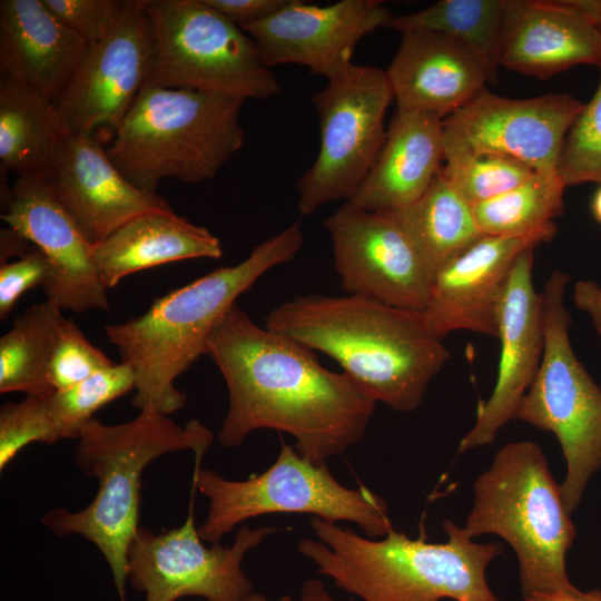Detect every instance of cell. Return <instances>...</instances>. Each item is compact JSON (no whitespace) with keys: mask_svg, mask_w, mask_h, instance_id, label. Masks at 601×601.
Returning <instances> with one entry per match:
<instances>
[{"mask_svg":"<svg viewBox=\"0 0 601 601\" xmlns=\"http://www.w3.org/2000/svg\"><path fill=\"white\" fill-rule=\"evenodd\" d=\"M206 355L228 390V410L217 433L228 449L254 431L290 434L315 465L364 436L376 401L346 373L325 368L314 351L255 324L236 304L210 334Z\"/></svg>","mask_w":601,"mask_h":601,"instance_id":"obj_1","label":"cell"},{"mask_svg":"<svg viewBox=\"0 0 601 601\" xmlns=\"http://www.w3.org/2000/svg\"><path fill=\"white\" fill-rule=\"evenodd\" d=\"M265 327L331 356L371 397L400 412L420 406L450 358L422 312L358 295L294 297L268 313Z\"/></svg>","mask_w":601,"mask_h":601,"instance_id":"obj_2","label":"cell"},{"mask_svg":"<svg viewBox=\"0 0 601 601\" xmlns=\"http://www.w3.org/2000/svg\"><path fill=\"white\" fill-rule=\"evenodd\" d=\"M303 244L297 220L256 245L240 263L155 298L140 316L105 325L121 363L135 373L132 406L154 407L166 415L181 410L187 395L175 386L176 378L206 355L210 334L236 299L269 269L293 260Z\"/></svg>","mask_w":601,"mask_h":601,"instance_id":"obj_3","label":"cell"},{"mask_svg":"<svg viewBox=\"0 0 601 601\" xmlns=\"http://www.w3.org/2000/svg\"><path fill=\"white\" fill-rule=\"evenodd\" d=\"M316 540L298 551L336 588L363 601H500L486 581L501 543H476L463 526L444 520V543L390 531L374 541L321 518L309 519Z\"/></svg>","mask_w":601,"mask_h":601,"instance_id":"obj_4","label":"cell"},{"mask_svg":"<svg viewBox=\"0 0 601 601\" xmlns=\"http://www.w3.org/2000/svg\"><path fill=\"white\" fill-rule=\"evenodd\" d=\"M213 440V432L199 421L181 426L154 407L139 410L121 424L92 418L77 439L75 463L98 481V491L82 510L52 509L41 523L59 536L78 534L95 544L110 568L120 601H126L127 550L140 526L145 469L162 455L185 450L201 462Z\"/></svg>","mask_w":601,"mask_h":601,"instance_id":"obj_5","label":"cell"},{"mask_svg":"<svg viewBox=\"0 0 601 601\" xmlns=\"http://www.w3.org/2000/svg\"><path fill=\"white\" fill-rule=\"evenodd\" d=\"M541 446L532 441L503 445L473 483L463 529L471 538L494 534L514 551L523 600L535 594H572L566 553L577 528Z\"/></svg>","mask_w":601,"mask_h":601,"instance_id":"obj_6","label":"cell"},{"mask_svg":"<svg viewBox=\"0 0 601 601\" xmlns=\"http://www.w3.org/2000/svg\"><path fill=\"white\" fill-rule=\"evenodd\" d=\"M246 99L146 85L115 130L107 155L138 189L157 194L175 178H214L244 145L240 110Z\"/></svg>","mask_w":601,"mask_h":601,"instance_id":"obj_7","label":"cell"},{"mask_svg":"<svg viewBox=\"0 0 601 601\" xmlns=\"http://www.w3.org/2000/svg\"><path fill=\"white\" fill-rule=\"evenodd\" d=\"M193 486L209 501L198 533L211 544L219 543L244 521L272 513H303L334 523L353 522L371 538L393 530L383 497L362 485L343 486L326 464L311 463L283 440L274 464L243 481L227 480L195 462Z\"/></svg>","mask_w":601,"mask_h":601,"instance_id":"obj_8","label":"cell"},{"mask_svg":"<svg viewBox=\"0 0 601 601\" xmlns=\"http://www.w3.org/2000/svg\"><path fill=\"white\" fill-rule=\"evenodd\" d=\"M570 278L568 273L554 270L541 292L544 349L518 418L558 439L566 464L561 494L572 513L591 477L601 470V388L570 341L571 316L564 305Z\"/></svg>","mask_w":601,"mask_h":601,"instance_id":"obj_9","label":"cell"},{"mask_svg":"<svg viewBox=\"0 0 601 601\" xmlns=\"http://www.w3.org/2000/svg\"><path fill=\"white\" fill-rule=\"evenodd\" d=\"M156 53L148 85L263 100L280 90L255 43L203 0H145Z\"/></svg>","mask_w":601,"mask_h":601,"instance_id":"obj_10","label":"cell"},{"mask_svg":"<svg viewBox=\"0 0 601 601\" xmlns=\"http://www.w3.org/2000/svg\"><path fill=\"white\" fill-rule=\"evenodd\" d=\"M327 81L311 98L321 145L315 161L296 181L303 215L351 199L383 146L384 119L394 100L385 70L375 66L353 63Z\"/></svg>","mask_w":601,"mask_h":601,"instance_id":"obj_11","label":"cell"},{"mask_svg":"<svg viewBox=\"0 0 601 601\" xmlns=\"http://www.w3.org/2000/svg\"><path fill=\"white\" fill-rule=\"evenodd\" d=\"M185 522L154 533L139 526L127 550V582L145 593V601H177L200 597L206 601H248L253 583L242 569L245 555L278 531L242 525L230 546H205L195 524L194 495Z\"/></svg>","mask_w":601,"mask_h":601,"instance_id":"obj_12","label":"cell"},{"mask_svg":"<svg viewBox=\"0 0 601 601\" xmlns=\"http://www.w3.org/2000/svg\"><path fill=\"white\" fill-rule=\"evenodd\" d=\"M583 106L569 93L510 99L484 89L443 119L444 161L487 154L556 174L564 137Z\"/></svg>","mask_w":601,"mask_h":601,"instance_id":"obj_13","label":"cell"},{"mask_svg":"<svg viewBox=\"0 0 601 601\" xmlns=\"http://www.w3.org/2000/svg\"><path fill=\"white\" fill-rule=\"evenodd\" d=\"M156 38L145 0H127L111 31L89 45L56 105L59 135L97 132L121 124L148 83Z\"/></svg>","mask_w":601,"mask_h":601,"instance_id":"obj_14","label":"cell"},{"mask_svg":"<svg viewBox=\"0 0 601 601\" xmlns=\"http://www.w3.org/2000/svg\"><path fill=\"white\" fill-rule=\"evenodd\" d=\"M324 225L348 295L423 312L432 278L402 229L386 215L345 201Z\"/></svg>","mask_w":601,"mask_h":601,"instance_id":"obj_15","label":"cell"},{"mask_svg":"<svg viewBox=\"0 0 601 601\" xmlns=\"http://www.w3.org/2000/svg\"><path fill=\"white\" fill-rule=\"evenodd\" d=\"M1 219L36 246L49 264L46 302L61 311L107 309V287L93 259V245L57 198L45 173L17 176L4 189Z\"/></svg>","mask_w":601,"mask_h":601,"instance_id":"obj_16","label":"cell"},{"mask_svg":"<svg viewBox=\"0 0 601 601\" xmlns=\"http://www.w3.org/2000/svg\"><path fill=\"white\" fill-rule=\"evenodd\" d=\"M394 16L380 0H342L327 6L289 0L275 14L243 26L272 68L295 63L327 80L346 70L356 45Z\"/></svg>","mask_w":601,"mask_h":601,"instance_id":"obj_17","label":"cell"},{"mask_svg":"<svg viewBox=\"0 0 601 601\" xmlns=\"http://www.w3.org/2000/svg\"><path fill=\"white\" fill-rule=\"evenodd\" d=\"M45 174L93 246L138 215L175 213L166 198L145 193L126 179L96 132L59 135Z\"/></svg>","mask_w":601,"mask_h":601,"instance_id":"obj_18","label":"cell"},{"mask_svg":"<svg viewBox=\"0 0 601 601\" xmlns=\"http://www.w3.org/2000/svg\"><path fill=\"white\" fill-rule=\"evenodd\" d=\"M534 248L515 260L497 309L500 361L495 385L477 406L473 427L459 444V453L490 445L499 431L518 418L523 396L531 386L544 349L542 297L533 283Z\"/></svg>","mask_w":601,"mask_h":601,"instance_id":"obj_19","label":"cell"},{"mask_svg":"<svg viewBox=\"0 0 601 601\" xmlns=\"http://www.w3.org/2000/svg\"><path fill=\"white\" fill-rule=\"evenodd\" d=\"M538 238L482 235L433 278L422 312L440 339L455 331L497 337V309L516 258L535 248Z\"/></svg>","mask_w":601,"mask_h":601,"instance_id":"obj_20","label":"cell"},{"mask_svg":"<svg viewBox=\"0 0 601 601\" xmlns=\"http://www.w3.org/2000/svg\"><path fill=\"white\" fill-rule=\"evenodd\" d=\"M396 109L418 110L446 118L495 81L473 48L431 31L402 33L400 47L385 70Z\"/></svg>","mask_w":601,"mask_h":601,"instance_id":"obj_21","label":"cell"},{"mask_svg":"<svg viewBox=\"0 0 601 601\" xmlns=\"http://www.w3.org/2000/svg\"><path fill=\"white\" fill-rule=\"evenodd\" d=\"M497 60L541 79L578 65L601 69V33L572 0H506Z\"/></svg>","mask_w":601,"mask_h":601,"instance_id":"obj_22","label":"cell"},{"mask_svg":"<svg viewBox=\"0 0 601 601\" xmlns=\"http://www.w3.org/2000/svg\"><path fill=\"white\" fill-rule=\"evenodd\" d=\"M88 47L42 0L0 1V75L55 104Z\"/></svg>","mask_w":601,"mask_h":601,"instance_id":"obj_23","label":"cell"},{"mask_svg":"<svg viewBox=\"0 0 601 601\" xmlns=\"http://www.w3.org/2000/svg\"><path fill=\"white\" fill-rule=\"evenodd\" d=\"M443 162V118L396 109L375 162L348 203L374 213L405 207L428 189Z\"/></svg>","mask_w":601,"mask_h":601,"instance_id":"obj_24","label":"cell"},{"mask_svg":"<svg viewBox=\"0 0 601 601\" xmlns=\"http://www.w3.org/2000/svg\"><path fill=\"white\" fill-rule=\"evenodd\" d=\"M221 255L217 236L176 213L138 215L93 246V259L107 289L147 268L183 259H217Z\"/></svg>","mask_w":601,"mask_h":601,"instance_id":"obj_25","label":"cell"},{"mask_svg":"<svg viewBox=\"0 0 601 601\" xmlns=\"http://www.w3.org/2000/svg\"><path fill=\"white\" fill-rule=\"evenodd\" d=\"M381 213L406 235L432 280L450 260L482 236L472 206L441 170L417 200Z\"/></svg>","mask_w":601,"mask_h":601,"instance_id":"obj_26","label":"cell"},{"mask_svg":"<svg viewBox=\"0 0 601 601\" xmlns=\"http://www.w3.org/2000/svg\"><path fill=\"white\" fill-rule=\"evenodd\" d=\"M58 137L55 102L0 75L1 175L45 173Z\"/></svg>","mask_w":601,"mask_h":601,"instance_id":"obj_27","label":"cell"},{"mask_svg":"<svg viewBox=\"0 0 601 601\" xmlns=\"http://www.w3.org/2000/svg\"><path fill=\"white\" fill-rule=\"evenodd\" d=\"M66 318L48 302L26 309L0 337V392L48 395V366Z\"/></svg>","mask_w":601,"mask_h":601,"instance_id":"obj_28","label":"cell"},{"mask_svg":"<svg viewBox=\"0 0 601 601\" xmlns=\"http://www.w3.org/2000/svg\"><path fill=\"white\" fill-rule=\"evenodd\" d=\"M565 185L558 176L535 174L523 184L494 198L472 206L482 235L550 240L554 218L564 210Z\"/></svg>","mask_w":601,"mask_h":601,"instance_id":"obj_29","label":"cell"},{"mask_svg":"<svg viewBox=\"0 0 601 601\" xmlns=\"http://www.w3.org/2000/svg\"><path fill=\"white\" fill-rule=\"evenodd\" d=\"M506 0H441L416 12L394 17L388 28L401 33H442L473 48L496 80L499 43Z\"/></svg>","mask_w":601,"mask_h":601,"instance_id":"obj_30","label":"cell"},{"mask_svg":"<svg viewBox=\"0 0 601 601\" xmlns=\"http://www.w3.org/2000/svg\"><path fill=\"white\" fill-rule=\"evenodd\" d=\"M136 376L125 363L102 368L86 380L49 395L50 411L61 439H78L93 414L135 388Z\"/></svg>","mask_w":601,"mask_h":601,"instance_id":"obj_31","label":"cell"},{"mask_svg":"<svg viewBox=\"0 0 601 601\" xmlns=\"http://www.w3.org/2000/svg\"><path fill=\"white\" fill-rule=\"evenodd\" d=\"M441 173L471 206L502 195L539 174L518 160L487 154L444 161Z\"/></svg>","mask_w":601,"mask_h":601,"instance_id":"obj_32","label":"cell"},{"mask_svg":"<svg viewBox=\"0 0 601 601\" xmlns=\"http://www.w3.org/2000/svg\"><path fill=\"white\" fill-rule=\"evenodd\" d=\"M556 174L565 187L601 184V78L593 97L584 104L566 131Z\"/></svg>","mask_w":601,"mask_h":601,"instance_id":"obj_33","label":"cell"},{"mask_svg":"<svg viewBox=\"0 0 601 601\" xmlns=\"http://www.w3.org/2000/svg\"><path fill=\"white\" fill-rule=\"evenodd\" d=\"M49 395L27 394L19 402H9L0 410V470L31 443L55 444L61 435L53 421Z\"/></svg>","mask_w":601,"mask_h":601,"instance_id":"obj_34","label":"cell"},{"mask_svg":"<svg viewBox=\"0 0 601 601\" xmlns=\"http://www.w3.org/2000/svg\"><path fill=\"white\" fill-rule=\"evenodd\" d=\"M114 364L66 318L49 362L48 382L53 391L63 390Z\"/></svg>","mask_w":601,"mask_h":601,"instance_id":"obj_35","label":"cell"},{"mask_svg":"<svg viewBox=\"0 0 601 601\" xmlns=\"http://www.w3.org/2000/svg\"><path fill=\"white\" fill-rule=\"evenodd\" d=\"M67 27L92 45L105 38L120 19L126 1L42 0Z\"/></svg>","mask_w":601,"mask_h":601,"instance_id":"obj_36","label":"cell"},{"mask_svg":"<svg viewBox=\"0 0 601 601\" xmlns=\"http://www.w3.org/2000/svg\"><path fill=\"white\" fill-rule=\"evenodd\" d=\"M49 272V264L37 247L14 262L2 263L0 265V319L3 321L9 316L27 290L37 286L43 287Z\"/></svg>","mask_w":601,"mask_h":601,"instance_id":"obj_37","label":"cell"},{"mask_svg":"<svg viewBox=\"0 0 601 601\" xmlns=\"http://www.w3.org/2000/svg\"><path fill=\"white\" fill-rule=\"evenodd\" d=\"M223 17L242 28L245 24L266 19L289 0H203Z\"/></svg>","mask_w":601,"mask_h":601,"instance_id":"obj_38","label":"cell"},{"mask_svg":"<svg viewBox=\"0 0 601 601\" xmlns=\"http://www.w3.org/2000/svg\"><path fill=\"white\" fill-rule=\"evenodd\" d=\"M572 299L578 309L590 316L601 337V286L590 279L578 280L573 286Z\"/></svg>","mask_w":601,"mask_h":601,"instance_id":"obj_39","label":"cell"},{"mask_svg":"<svg viewBox=\"0 0 601 601\" xmlns=\"http://www.w3.org/2000/svg\"><path fill=\"white\" fill-rule=\"evenodd\" d=\"M1 260L0 263H6L8 257L11 255H17L22 257L29 254L36 246H33L27 238L20 235L18 231L11 227L1 229Z\"/></svg>","mask_w":601,"mask_h":601,"instance_id":"obj_40","label":"cell"},{"mask_svg":"<svg viewBox=\"0 0 601 601\" xmlns=\"http://www.w3.org/2000/svg\"><path fill=\"white\" fill-rule=\"evenodd\" d=\"M524 601H601V590H579L572 594H535Z\"/></svg>","mask_w":601,"mask_h":601,"instance_id":"obj_41","label":"cell"},{"mask_svg":"<svg viewBox=\"0 0 601 601\" xmlns=\"http://www.w3.org/2000/svg\"><path fill=\"white\" fill-rule=\"evenodd\" d=\"M298 601H337L318 579L306 580L300 589Z\"/></svg>","mask_w":601,"mask_h":601,"instance_id":"obj_42","label":"cell"},{"mask_svg":"<svg viewBox=\"0 0 601 601\" xmlns=\"http://www.w3.org/2000/svg\"><path fill=\"white\" fill-rule=\"evenodd\" d=\"M594 23L601 33V0H572Z\"/></svg>","mask_w":601,"mask_h":601,"instance_id":"obj_43","label":"cell"},{"mask_svg":"<svg viewBox=\"0 0 601 601\" xmlns=\"http://www.w3.org/2000/svg\"><path fill=\"white\" fill-rule=\"evenodd\" d=\"M591 210L595 220L601 223V186L592 198Z\"/></svg>","mask_w":601,"mask_h":601,"instance_id":"obj_44","label":"cell"},{"mask_svg":"<svg viewBox=\"0 0 601 601\" xmlns=\"http://www.w3.org/2000/svg\"><path fill=\"white\" fill-rule=\"evenodd\" d=\"M248 601H269L265 595L260 593H253ZM277 601H292V598L289 595H283Z\"/></svg>","mask_w":601,"mask_h":601,"instance_id":"obj_45","label":"cell"}]
</instances>
